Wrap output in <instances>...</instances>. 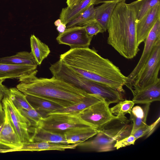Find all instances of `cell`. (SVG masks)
Instances as JSON below:
<instances>
[{
  "instance_id": "2e32d148",
  "label": "cell",
  "mask_w": 160,
  "mask_h": 160,
  "mask_svg": "<svg viewBox=\"0 0 160 160\" xmlns=\"http://www.w3.org/2000/svg\"><path fill=\"white\" fill-rule=\"evenodd\" d=\"M135 104H146L160 100V80L140 90L132 92Z\"/></svg>"
},
{
  "instance_id": "5b68a950",
  "label": "cell",
  "mask_w": 160,
  "mask_h": 160,
  "mask_svg": "<svg viewBox=\"0 0 160 160\" xmlns=\"http://www.w3.org/2000/svg\"><path fill=\"white\" fill-rule=\"evenodd\" d=\"M160 41L157 42L148 59L128 87L132 92L150 86L160 80Z\"/></svg>"
},
{
  "instance_id": "f546056e",
  "label": "cell",
  "mask_w": 160,
  "mask_h": 160,
  "mask_svg": "<svg viewBox=\"0 0 160 160\" xmlns=\"http://www.w3.org/2000/svg\"><path fill=\"white\" fill-rule=\"evenodd\" d=\"M160 117L152 124L150 125L146 124L138 128L132 134L136 138L138 139L146 136V138L149 136L155 130L159 123Z\"/></svg>"
},
{
  "instance_id": "4dcf8cb0",
  "label": "cell",
  "mask_w": 160,
  "mask_h": 160,
  "mask_svg": "<svg viewBox=\"0 0 160 160\" xmlns=\"http://www.w3.org/2000/svg\"><path fill=\"white\" fill-rule=\"evenodd\" d=\"M83 26L88 36L92 38L98 33L104 32L101 26L96 21L91 22Z\"/></svg>"
},
{
  "instance_id": "52a82bcc",
  "label": "cell",
  "mask_w": 160,
  "mask_h": 160,
  "mask_svg": "<svg viewBox=\"0 0 160 160\" xmlns=\"http://www.w3.org/2000/svg\"><path fill=\"white\" fill-rule=\"evenodd\" d=\"M80 117L91 127L98 130L118 120L111 112L109 105L104 101L98 102L80 112Z\"/></svg>"
},
{
  "instance_id": "603a6c76",
  "label": "cell",
  "mask_w": 160,
  "mask_h": 160,
  "mask_svg": "<svg viewBox=\"0 0 160 160\" xmlns=\"http://www.w3.org/2000/svg\"><path fill=\"white\" fill-rule=\"evenodd\" d=\"M30 46L32 54L38 65H40L44 59L49 54L50 51L48 46L42 42L35 35L30 38Z\"/></svg>"
},
{
  "instance_id": "4316f807",
  "label": "cell",
  "mask_w": 160,
  "mask_h": 160,
  "mask_svg": "<svg viewBox=\"0 0 160 160\" xmlns=\"http://www.w3.org/2000/svg\"><path fill=\"white\" fill-rule=\"evenodd\" d=\"M6 94L18 109L22 108L27 110L33 109L27 100L26 95L17 88L8 89Z\"/></svg>"
},
{
  "instance_id": "7c38bea8",
  "label": "cell",
  "mask_w": 160,
  "mask_h": 160,
  "mask_svg": "<svg viewBox=\"0 0 160 160\" xmlns=\"http://www.w3.org/2000/svg\"><path fill=\"white\" fill-rule=\"evenodd\" d=\"M79 143L66 144L45 142H28L22 144V145L19 148L11 149L9 152L21 151L32 152L50 150L64 151L66 149H75L77 147Z\"/></svg>"
},
{
  "instance_id": "74e56055",
  "label": "cell",
  "mask_w": 160,
  "mask_h": 160,
  "mask_svg": "<svg viewBox=\"0 0 160 160\" xmlns=\"http://www.w3.org/2000/svg\"><path fill=\"white\" fill-rule=\"evenodd\" d=\"M62 23L61 20L60 18L56 20L54 22L55 25L57 27L60 24Z\"/></svg>"
},
{
  "instance_id": "8d00e7d4",
  "label": "cell",
  "mask_w": 160,
  "mask_h": 160,
  "mask_svg": "<svg viewBox=\"0 0 160 160\" xmlns=\"http://www.w3.org/2000/svg\"><path fill=\"white\" fill-rule=\"evenodd\" d=\"M126 0H95L94 5H97L102 3L108 2L118 1L119 2L125 1Z\"/></svg>"
},
{
  "instance_id": "9c48e42d",
  "label": "cell",
  "mask_w": 160,
  "mask_h": 160,
  "mask_svg": "<svg viewBox=\"0 0 160 160\" xmlns=\"http://www.w3.org/2000/svg\"><path fill=\"white\" fill-rule=\"evenodd\" d=\"M92 38L88 36L84 26H75L66 28L56 40L59 44L68 45L72 49L88 48Z\"/></svg>"
},
{
  "instance_id": "9a60e30c",
  "label": "cell",
  "mask_w": 160,
  "mask_h": 160,
  "mask_svg": "<svg viewBox=\"0 0 160 160\" xmlns=\"http://www.w3.org/2000/svg\"><path fill=\"white\" fill-rule=\"evenodd\" d=\"M32 133L30 142H45L51 143L68 144L64 135L54 133L40 127H30Z\"/></svg>"
},
{
  "instance_id": "d6986e66",
  "label": "cell",
  "mask_w": 160,
  "mask_h": 160,
  "mask_svg": "<svg viewBox=\"0 0 160 160\" xmlns=\"http://www.w3.org/2000/svg\"><path fill=\"white\" fill-rule=\"evenodd\" d=\"M95 0H82L71 7L67 6L63 8L60 14L62 22L66 25L92 5H94Z\"/></svg>"
},
{
  "instance_id": "cb8c5ba5",
  "label": "cell",
  "mask_w": 160,
  "mask_h": 160,
  "mask_svg": "<svg viewBox=\"0 0 160 160\" xmlns=\"http://www.w3.org/2000/svg\"><path fill=\"white\" fill-rule=\"evenodd\" d=\"M0 62L37 67L38 65L31 52L22 51L16 54L0 58Z\"/></svg>"
},
{
  "instance_id": "d4e9b609",
  "label": "cell",
  "mask_w": 160,
  "mask_h": 160,
  "mask_svg": "<svg viewBox=\"0 0 160 160\" xmlns=\"http://www.w3.org/2000/svg\"><path fill=\"white\" fill-rule=\"evenodd\" d=\"M115 105L110 108L112 113L116 115L118 120L123 123H126L129 121L125 115L131 113L135 104L132 100H122L117 103Z\"/></svg>"
},
{
  "instance_id": "e575fe53",
  "label": "cell",
  "mask_w": 160,
  "mask_h": 160,
  "mask_svg": "<svg viewBox=\"0 0 160 160\" xmlns=\"http://www.w3.org/2000/svg\"><path fill=\"white\" fill-rule=\"evenodd\" d=\"M67 28L66 25L62 22L57 27L56 29L59 34L64 32Z\"/></svg>"
},
{
  "instance_id": "f35d334b",
  "label": "cell",
  "mask_w": 160,
  "mask_h": 160,
  "mask_svg": "<svg viewBox=\"0 0 160 160\" xmlns=\"http://www.w3.org/2000/svg\"><path fill=\"white\" fill-rule=\"evenodd\" d=\"M4 122H2V123H1V124H0V133L1 132V131L2 130V129L3 128V126L4 125Z\"/></svg>"
},
{
  "instance_id": "277c9868",
  "label": "cell",
  "mask_w": 160,
  "mask_h": 160,
  "mask_svg": "<svg viewBox=\"0 0 160 160\" xmlns=\"http://www.w3.org/2000/svg\"><path fill=\"white\" fill-rule=\"evenodd\" d=\"M126 124L112 128L105 126L98 130L93 138L80 143L77 147L88 152H104L115 150L114 145L117 141L131 134L132 125Z\"/></svg>"
},
{
  "instance_id": "ab89813d",
  "label": "cell",
  "mask_w": 160,
  "mask_h": 160,
  "mask_svg": "<svg viewBox=\"0 0 160 160\" xmlns=\"http://www.w3.org/2000/svg\"><path fill=\"white\" fill-rule=\"evenodd\" d=\"M1 103H0V104Z\"/></svg>"
},
{
  "instance_id": "8fae6325",
  "label": "cell",
  "mask_w": 160,
  "mask_h": 160,
  "mask_svg": "<svg viewBox=\"0 0 160 160\" xmlns=\"http://www.w3.org/2000/svg\"><path fill=\"white\" fill-rule=\"evenodd\" d=\"M160 18V4L150 9L136 23L137 43L139 46L144 42L158 19Z\"/></svg>"
},
{
  "instance_id": "6da1fadb",
  "label": "cell",
  "mask_w": 160,
  "mask_h": 160,
  "mask_svg": "<svg viewBox=\"0 0 160 160\" xmlns=\"http://www.w3.org/2000/svg\"><path fill=\"white\" fill-rule=\"evenodd\" d=\"M59 60L67 67L82 77L106 85L124 93L127 77L119 68L103 58L94 49L89 47L70 49L60 55Z\"/></svg>"
},
{
  "instance_id": "3957f363",
  "label": "cell",
  "mask_w": 160,
  "mask_h": 160,
  "mask_svg": "<svg viewBox=\"0 0 160 160\" xmlns=\"http://www.w3.org/2000/svg\"><path fill=\"white\" fill-rule=\"evenodd\" d=\"M137 21L134 10L125 1L117 4L107 29V43L126 59L133 58L139 51L137 41Z\"/></svg>"
},
{
  "instance_id": "f1b7e54d",
  "label": "cell",
  "mask_w": 160,
  "mask_h": 160,
  "mask_svg": "<svg viewBox=\"0 0 160 160\" xmlns=\"http://www.w3.org/2000/svg\"><path fill=\"white\" fill-rule=\"evenodd\" d=\"M18 109L30 122L31 127H38L41 120L44 118L41 113L34 109L29 110L22 108Z\"/></svg>"
},
{
  "instance_id": "7a4b0ae2",
  "label": "cell",
  "mask_w": 160,
  "mask_h": 160,
  "mask_svg": "<svg viewBox=\"0 0 160 160\" xmlns=\"http://www.w3.org/2000/svg\"><path fill=\"white\" fill-rule=\"evenodd\" d=\"M37 73L19 78L17 88L25 95L47 100L62 108L79 102L90 94L53 76L51 78H38Z\"/></svg>"
},
{
  "instance_id": "836d02e7",
  "label": "cell",
  "mask_w": 160,
  "mask_h": 160,
  "mask_svg": "<svg viewBox=\"0 0 160 160\" xmlns=\"http://www.w3.org/2000/svg\"><path fill=\"white\" fill-rule=\"evenodd\" d=\"M82 0H66V3L68 6L71 7L74 5H75Z\"/></svg>"
},
{
  "instance_id": "4fadbf2b",
  "label": "cell",
  "mask_w": 160,
  "mask_h": 160,
  "mask_svg": "<svg viewBox=\"0 0 160 160\" xmlns=\"http://www.w3.org/2000/svg\"><path fill=\"white\" fill-rule=\"evenodd\" d=\"M37 67L0 62V80L20 78L37 72Z\"/></svg>"
},
{
  "instance_id": "5bb4252c",
  "label": "cell",
  "mask_w": 160,
  "mask_h": 160,
  "mask_svg": "<svg viewBox=\"0 0 160 160\" xmlns=\"http://www.w3.org/2000/svg\"><path fill=\"white\" fill-rule=\"evenodd\" d=\"M4 111L5 120L4 125L0 133V143L11 149L17 148L21 147L22 143L13 127L7 113L5 110Z\"/></svg>"
},
{
  "instance_id": "d590c367",
  "label": "cell",
  "mask_w": 160,
  "mask_h": 160,
  "mask_svg": "<svg viewBox=\"0 0 160 160\" xmlns=\"http://www.w3.org/2000/svg\"><path fill=\"white\" fill-rule=\"evenodd\" d=\"M5 116V113L2 103L0 104V124L4 121Z\"/></svg>"
},
{
  "instance_id": "d6a6232c",
  "label": "cell",
  "mask_w": 160,
  "mask_h": 160,
  "mask_svg": "<svg viewBox=\"0 0 160 160\" xmlns=\"http://www.w3.org/2000/svg\"><path fill=\"white\" fill-rule=\"evenodd\" d=\"M4 81L3 80H0V102H2V100L8 89L2 84Z\"/></svg>"
},
{
  "instance_id": "ac0fdd59",
  "label": "cell",
  "mask_w": 160,
  "mask_h": 160,
  "mask_svg": "<svg viewBox=\"0 0 160 160\" xmlns=\"http://www.w3.org/2000/svg\"><path fill=\"white\" fill-rule=\"evenodd\" d=\"M98 130L91 127L76 128L66 132L64 136L68 144L83 142L95 135Z\"/></svg>"
},
{
  "instance_id": "44dd1931",
  "label": "cell",
  "mask_w": 160,
  "mask_h": 160,
  "mask_svg": "<svg viewBox=\"0 0 160 160\" xmlns=\"http://www.w3.org/2000/svg\"><path fill=\"white\" fill-rule=\"evenodd\" d=\"M150 103L145 104L143 107L137 105L133 107L130 114V120L132 122L131 134L138 128L147 124L146 120L150 109Z\"/></svg>"
},
{
  "instance_id": "7402d4cb",
  "label": "cell",
  "mask_w": 160,
  "mask_h": 160,
  "mask_svg": "<svg viewBox=\"0 0 160 160\" xmlns=\"http://www.w3.org/2000/svg\"><path fill=\"white\" fill-rule=\"evenodd\" d=\"M101 101H103V100L99 97L93 94H90L88 96L79 102L69 107L62 108L50 114L53 113L79 114L80 112L85 109Z\"/></svg>"
},
{
  "instance_id": "484cf974",
  "label": "cell",
  "mask_w": 160,
  "mask_h": 160,
  "mask_svg": "<svg viewBox=\"0 0 160 160\" xmlns=\"http://www.w3.org/2000/svg\"><path fill=\"white\" fill-rule=\"evenodd\" d=\"M160 4V0H137L128 5L134 10L137 21L141 19L151 8Z\"/></svg>"
},
{
  "instance_id": "e0dca14e",
  "label": "cell",
  "mask_w": 160,
  "mask_h": 160,
  "mask_svg": "<svg viewBox=\"0 0 160 160\" xmlns=\"http://www.w3.org/2000/svg\"><path fill=\"white\" fill-rule=\"evenodd\" d=\"M118 1L103 3L94 8L96 21L100 25L104 32L108 29L110 18Z\"/></svg>"
},
{
  "instance_id": "1f68e13d",
  "label": "cell",
  "mask_w": 160,
  "mask_h": 160,
  "mask_svg": "<svg viewBox=\"0 0 160 160\" xmlns=\"http://www.w3.org/2000/svg\"><path fill=\"white\" fill-rule=\"evenodd\" d=\"M136 140L133 135L130 134L117 141L114 145V148L115 149H118L134 145Z\"/></svg>"
},
{
  "instance_id": "ba28073f",
  "label": "cell",
  "mask_w": 160,
  "mask_h": 160,
  "mask_svg": "<svg viewBox=\"0 0 160 160\" xmlns=\"http://www.w3.org/2000/svg\"><path fill=\"white\" fill-rule=\"evenodd\" d=\"M2 103L3 108L7 113L10 121L21 142L23 144L30 142V122L15 106L6 94L2 99Z\"/></svg>"
},
{
  "instance_id": "83f0119b",
  "label": "cell",
  "mask_w": 160,
  "mask_h": 160,
  "mask_svg": "<svg viewBox=\"0 0 160 160\" xmlns=\"http://www.w3.org/2000/svg\"><path fill=\"white\" fill-rule=\"evenodd\" d=\"M94 5H92L82 12L68 22L67 28L75 26H83L92 21H96Z\"/></svg>"
},
{
  "instance_id": "8992f818",
  "label": "cell",
  "mask_w": 160,
  "mask_h": 160,
  "mask_svg": "<svg viewBox=\"0 0 160 160\" xmlns=\"http://www.w3.org/2000/svg\"><path fill=\"white\" fill-rule=\"evenodd\" d=\"M38 126L50 132L64 135L76 128L91 127L79 114L53 113L43 118Z\"/></svg>"
},
{
  "instance_id": "30bf717a",
  "label": "cell",
  "mask_w": 160,
  "mask_h": 160,
  "mask_svg": "<svg viewBox=\"0 0 160 160\" xmlns=\"http://www.w3.org/2000/svg\"><path fill=\"white\" fill-rule=\"evenodd\" d=\"M160 41V18H159L150 31L144 41V46L142 55L137 65L127 77V87L133 81L137 74L150 56L154 47Z\"/></svg>"
},
{
  "instance_id": "ffe728a7",
  "label": "cell",
  "mask_w": 160,
  "mask_h": 160,
  "mask_svg": "<svg viewBox=\"0 0 160 160\" xmlns=\"http://www.w3.org/2000/svg\"><path fill=\"white\" fill-rule=\"evenodd\" d=\"M26 95L27 100L32 107L41 113L44 118L62 108L47 100L32 96Z\"/></svg>"
}]
</instances>
